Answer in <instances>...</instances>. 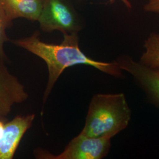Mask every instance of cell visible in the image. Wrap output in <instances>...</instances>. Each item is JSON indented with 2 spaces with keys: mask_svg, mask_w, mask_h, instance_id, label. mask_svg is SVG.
Instances as JSON below:
<instances>
[{
  "mask_svg": "<svg viewBox=\"0 0 159 159\" xmlns=\"http://www.w3.org/2000/svg\"><path fill=\"white\" fill-rule=\"evenodd\" d=\"M35 32L32 36L13 41L17 46L33 53L46 62L48 70V79L43 96L46 102L47 97L63 71L75 65L84 64L116 78H122L124 72L116 61L106 63L94 60L87 56L80 50L78 33L63 34L64 39L60 44L43 42Z\"/></svg>",
  "mask_w": 159,
  "mask_h": 159,
  "instance_id": "obj_1",
  "label": "cell"
},
{
  "mask_svg": "<svg viewBox=\"0 0 159 159\" xmlns=\"http://www.w3.org/2000/svg\"><path fill=\"white\" fill-rule=\"evenodd\" d=\"M131 117V111L123 93L97 94L92 97L80 134L111 139L127 127Z\"/></svg>",
  "mask_w": 159,
  "mask_h": 159,
  "instance_id": "obj_2",
  "label": "cell"
},
{
  "mask_svg": "<svg viewBox=\"0 0 159 159\" xmlns=\"http://www.w3.org/2000/svg\"><path fill=\"white\" fill-rule=\"evenodd\" d=\"M38 21L41 30L47 33L58 30L63 34L78 33L82 27L70 0H45Z\"/></svg>",
  "mask_w": 159,
  "mask_h": 159,
  "instance_id": "obj_3",
  "label": "cell"
},
{
  "mask_svg": "<svg viewBox=\"0 0 159 159\" xmlns=\"http://www.w3.org/2000/svg\"><path fill=\"white\" fill-rule=\"evenodd\" d=\"M110 146L111 139L84 136L79 134L58 155L40 151L36 153V156L39 159H102L107 155Z\"/></svg>",
  "mask_w": 159,
  "mask_h": 159,
  "instance_id": "obj_4",
  "label": "cell"
},
{
  "mask_svg": "<svg viewBox=\"0 0 159 159\" xmlns=\"http://www.w3.org/2000/svg\"><path fill=\"white\" fill-rule=\"evenodd\" d=\"M116 62L123 71L133 77L148 100L159 107V67H149L128 56L120 57Z\"/></svg>",
  "mask_w": 159,
  "mask_h": 159,
  "instance_id": "obj_5",
  "label": "cell"
},
{
  "mask_svg": "<svg viewBox=\"0 0 159 159\" xmlns=\"http://www.w3.org/2000/svg\"><path fill=\"white\" fill-rule=\"evenodd\" d=\"M28 97L24 85L0 59V117L6 118L14 104L25 102Z\"/></svg>",
  "mask_w": 159,
  "mask_h": 159,
  "instance_id": "obj_6",
  "label": "cell"
},
{
  "mask_svg": "<svg viewBox=\"0 0 159 159\" xmlns=\"http://www.w3.org/2000/svg\"><path fill=\"white\" fill-rule=\"evenodd\" d=\"M34 114L18 116L7 121L0 138V159H12L24 134L32 125Z\"/></svg>",
  "mask_w": 159,
  "mask_h": 159,
  "instance_id": "obj_7",
  "label": "cell"
},
{
  "mask_svg": "<svg viewBox=\"0 0 159 159\" xmlns=\"http://www.w3.org/2000/svg\"><path fill=\"white\" fill-rule=\"evenodd\" d=\"M45 0H0L10 21L24 18L31 21H38Z\"/></svg>",
  "mask_w": 159,
  "mask_h": 159,
  "instance_id": "obj_8",
  "label": "cell"
},
{
  "mask_svg": "<svg viewBox=\"0 0 159 159\" xmlns=\"http://www.w3.org/2000/svg\"><path fill=\"white\" fill-rule=\"evenodd\" d=\"M144 51L140 62L149 67H159V33H152L144 43Z\"/></svg>",
  "mask_w": 159,
  "mask_h": 159,
  "instance_id": "obj_9",
  "label": "cell"
},
{
  "mask_svg": "<svg viewBox=\"0 0 159 159\" xmlns=\"http://www.w3.org/2000/svg\"><path fill=\"white\" fill-rule=\"evenodd\" d=\"M11 21L9 20L6 15V12L0 3V59L4 61L7 60V57L4 50V44L6 41H9L6 34V30L12 25Z\"/></svg>",
  "mask_w": 159,
  "mask_h": 159,
  "instance_id": "obj_10",
  "label": "cell"
},
{
  "mask_svg": "<svg viewBox=\"0 0 159 159\" xmlns=\"http://www.w3.org/2000/svg\"><path fill=\"white\" fill-rule=\"evenodd\" d=\"M144 10L146 12L159 13V0H148L144 6Z\"/></svg>",
  "mask_w": 159,
  "mask_h": 159,
  "instance_id": "obj_11",
  "label": "cell"
},
{
  "mask_svg": "<svg viewBox=\"0 0 159 159\" xmlns=\"http://www.w3.org/2000/svg\"><path fill=\"white\" fill-rule=\"evenodd\" d=\"M6 122H7L6 118H1L0 117V138L2 135Z\"/></svg>",
  "mask_w": 159,
  "mask_h": 159,
  "instance_id": "obj_12",
  "label": "cell"
},
{
  "mask_svg": "<svg viewBox=\"0 0 159 159\" xmlns=\"http://www.w3.org/2000/svg\"><path fill=\"white\" fill-rule=\"evenodd\" d=\"M110 1L111 2H113V0H110ZM120 1L125 4V6L127 8H129V9H131V8H132L131 4V3L129 0H120Z\"/></svg>",
  "mask_w": 159,
  "mask_h": 159,
  "instance_id": "obj_13",
  "label": "cell"
},
{
  "mask_svg": "<svg viewBox=\"0 0 159 159\" xmlns=\"http://www.w3.org/2000/svg\"><path fill=\"white\" fill-rule=\"evenodd\" d=\"M1 118H2V117H1Z\"/></svg>",
  "mask_w": 159,
  "mask_h": 159,
  "instance_id": "obj_14",
  "label": "cell"
}]
</instances>
